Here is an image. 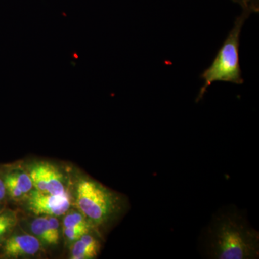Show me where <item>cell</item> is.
Listing matches in <instances>:
<instances>
[{"mask_svg": "<svg viewBox=\"0 0 259 259\" xmlns=\"http://www.w3.org/2000/svg\"><path fill=\"white\" fill-rule=\"evenodd\" d=\"M208 247L212 258H256L259 255L258 232L238 214H223L216 218L209 229Z\"/></svg>", "mask_w": 259, "mask_h": 259, "instance_id": "obj_1", "label": "cell"}, {"mask_svg": "<svg viewBox=\"0 0 259 259\" xmlns=\"http://www.w3.org/2000/svg\"><path fill=\"white\" fill-rule=\"evenodd\" d=\"M250 13L243 11L235 21L234 27L228 34L212 64L204 70L200 78L204 81L196 101L203 97L207 88L214 81H226L241 84L243 83L240 66L239 47L242 27Z\"/></svg>", "mask_w": 259, "mask_h": 259, "instance_id": "obj_2", "label": "cell"}, {"mask_svg": "<svg viewBox=\"0 0 259 259\" xmlns=\"http://www.w3.org/2000/svg\"><path fill=\"white\" fill-rule=\"evenodd\" d=\"M76 203L80 212L97 226L109 222L122 205L117 194L90 180H81L78 184Z\"/></svg>", "mask_w": 259, "mask_h": 259, "instance_id": "obj_3", "label": "cell"}, {"mask_svg": "<svg viewBox=\"0 0 259 259\" xmlns=\"http://www.w3.org/2000/svg\"><path fill=\"white\" fill-rule=\"evenodd\" d=\"M28 205L29 209L37 215L57 217L69 210L71 201L67 192L52 194L35 190L29 194Z\"/></svg>", "mask_w": 259, "mask_h": 259, "instance_id": "obj_4", "label": "cell"}, {"mask_svg": "<svg viewBox=\"0 0 259 259\" xmlns=\"http://www.w3.org/2000/svg\"><path fill=\"white\" fill-rule=\"evenodd\" d=\"M35 190L42 193H66L62 175L55 166L49 163H36L29 174Z\"/></svg>", "mask_w": 259, "mask_h": 259, "instance_id": "obj_5", "label": "cell"}, {"mask_svg": "<svg viewBox=\"0 0 259 259\" xmlns=\"http://www.w3.org/2000/svg\"><path fill=\"white\" fill-rule=\"evenodd\" d=\"M41 248V244L36 237L29 234L15 235L10 237L3 245V253L8 258L36 255Z\"/></svg>", "mask_w": 259, "mask_h": 259, "instance_id": "obj_6", "label": "cell"}, {"mask_svg": "<svg viewBox=\"0 0 259 259\" xmlns=\"http://www.w3.org/2000/svg\"><path fill=\"white\" fill-rule=\"evenodd\" d=\"M4 182L7 192L13 199L20 198L33 188L30 176L23 171L8 174L5 177Z\"/></svg>", "mask_w": 259, "mask_h": 259, "instance_id": "obj_7", "label": "cell"}, {"mask_svg": "<svg viewBox=\"0 0 259 259\" xmlns=\"http://www.w3.org/2000/svg\"><path fill=\"white\" fill-rule=\"evenodd\" d=\"M100 245L95 237L86 233L74 242L71 250L72 259L94 258L98 255Z\"/></svg>", "mask_w": 259, "mask_h": 259, "instance_id": "obj_8", "label": "cell"}, {"mask_svg": "<svg viewBox=\"0 0 259 259\" xmlns=\"http://www.w3.org/2000/svg\"><path fill=\"white\" fill-rule=\"evenodd\" d=\"M30 229L34 236L36 237L39 241L49 245H52L49 218L47 215L34 219L30 224Z\"/></svg>", "mask_w": 259, "mask_h": 259, "instance_id": "obj_9", "label": "cell"}, {"mask_svg": "<svg viewBox=\"0 0 259 259\" xmlns=\"http://www.w3.org/2000/svg\"><path fill=\"white\" fill-rule=\"evenodd\" d=\"M17 218L15 212L7 210L0 212V243L2 240L16 225Z\"/></svg>", "mask_w": 259, "mask_h": 259, "instance_id": "obj_10", "label": "cell"}, {"mask_svg": "<svg viewBox=\"0 0 259 259\" xmlns=\"http://www.w3.org/2000/svg\"><path fill=\"white\" fill-rule=\"evenodd\" d=\"M76 227H90V223L81 212H73L66 214L63 221V228Z\"/></svg>", "mask_w": 259, "mask_h": 259, "instance_id": "obj_11", "label": "cell"}, {"mask_svg": "<svg viewBox=\"0 0 259 259\" xmlns=\"http://www.w3.org/2000/svg\"><path fill=\"white\" fill-rule=\"evenodd\" d=\"M90 227H76V228H64V236L69 241L75 242L86 233H90Z\"/></svg>", "mask_w": 259, "mask_h": 259, "instance_id": "obj_12", "label": "cell"}, {"mask_svg": "<svg viewBox=\"0 0 259 259\" xmlns=\"http://www.w3.org/2000/svg\"><path fill=\"white\" fill-rule=\"evenodd\" d=\"M47 216L50 228L51 243L52 245H56L59 243V222L57 218L54 216Z\"/></svg>", "mask_w": 259, "mask_h": 259, "instance_id": "obj_13", "label": "cell"}, {"mask_svg": "<svg viewBox=\"0 0 259 259\" xmlns=\"http://www.w3.org/2000/svg\"><path fill=\"white\" fill-rule=\"evenodd\" d=\"M243 1H244L243 11L248 12L250 14L252 13H258L259 0H243Z\"/></svg>", "mask_w": 259, "mask_h": 259, "instance_id": "obj_14", "label": "cell"}, {"mask_svg": "<svg viewBox=\"0 0 259 259\" xmlns=\"http://www.w3.org/2000/svg\"><path fill=\"white\" fill-rule=\"evenodd\" d=\"M6 193V187H5L4 180L0 178V202L4 199Z\"/></svg>", "mask_w": 259, "mask_h": 259, "instance_id": "obj_15", "label": "cell"}, {"mask_svg": "<svg viewBox=\"0 0 259 259\" xmlns=\"http://www.w3.org/2000/svg\"><path fill=\"white\" fill-rule=\"evenodd\" d=\"M232 1L234 2V3H238V5H241L242 8H244V1L243 0H232Z\"/></svg>", "mask_w": 259, "mask_h": 259, "instance_id": "obj_16", "label": "cell"}]
</instances>
